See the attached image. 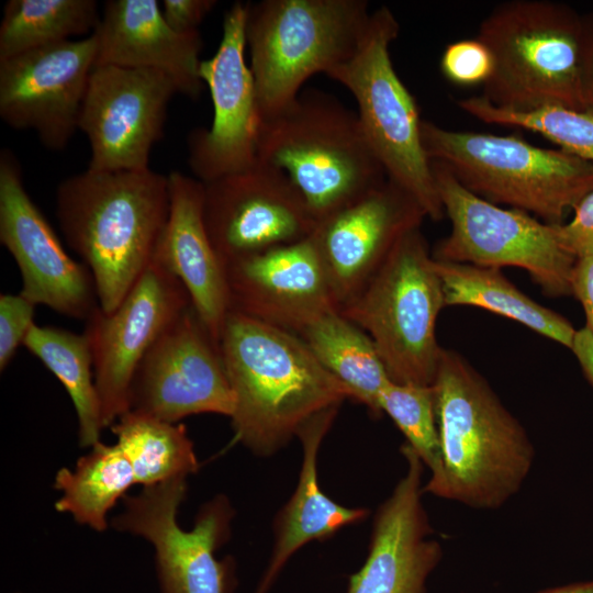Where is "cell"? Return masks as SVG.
<instances>
[{"label": "cell", "instance_id": "cell-1", "mask_svg": "<svg viewBox=\"0 0 593 593\" xmlns=\"http://www.w3.org/2000/svg\"><path fill=\"white\" fill-rule=\"evenodd\" d=\"M219 348L235 399L234 438L258 456L272 455L315 415L351 399L293 333L230 311Z\"/></svg>", "mask_w": 593, "mask_h": 593}, {"label": "cell", "instance_id": "cell-2", "mask_svg": "<svg viewBox=\"0 0 593 593\" xmlns=\"http://www.w3.org/2000/svg\"><path fill=\"white\" fill-rule=\"evenodd\" d=\"M168 213V176L150 168L87 169L57 186L59 228L90 270L104 312L119 306L152 262Z\"/></svg>", "mask_w": 593, "mask_h": 593}, {"label": "cell", "instance_id": "cell-3", "mask_svg": "<svg viewBox=\"0 0 593 593\" xmlns=\"http://www.w3.org/2000/svg\"><path fill=\"white\" fill-rule=\"evenodd\" d=\"M433 387L443 473L423 491L471 508H500L533 468L535 448L526 429L452 349L443 348Z\"/></svg>", "mask_w": 593, "mask_h": 593}, {"label": "cell", "instance_id": "cell-4", "mask_svg": "<svg viewBox=\"0 0 593 593\" xmlns=\"http://www.w3.org/2000/svg\"><path fill=\"white\" fill-rule=\"evenodd\" d=\"M257 157L288 177L316 224L388 179L358 114L315 88L261 120Z\"/></svg>", "mask_w": 593, "mask_h": 593}, {"label": "cell", "instance_id": "cell-5", "mask_svg": "<svg viewBox=\"0 0 593 593\" xmlns=\"http://www.w3.org/2000/svg\"><path fill=\"white\" fill-rule=\"evenodd\" d=\"M582 29V14L561 2L513 0L497 4L477 34L493 57V71L481 97L516 112L549 105L584 110Z\"/></svg>", "mask_w": 593, "mask_h": 593}, {"label": "cell", "instance_id": "cell-6", "mask_svg": "<svg viewBox=\"0 0 593 593\" xmlns=\"http://www.w3.org/2000/svg\"><path fill=\"white\" fill-rule=\"evenodd\" d=\"M421 137L428 159L445 165L470 192L548 224H563L593 190V163L517 135L452 131L423 120Z\"/></svg>", "mask_w": 593, "mask_h": 593}, {"label": "cell", "instance_id": "cell-7", "mask_svg": "<svg viewBox=\"0 0 593 593\" xmlns=\"http://www.w3.org/2000/svg\"><path fill=\"white\" fill-rule=\"evenodd\" d=\"M370 14L365 0L247 3L246 42L260 121L293 102L310 77L349 60Z\"/></svg>", "mask_w": 593, "mask_h": 593}, {"label": "cell", "instance_id": "cell-8", "mask_svg": "<svg viewBox=\"0 0 593 593\" xmlns=\"http://www.w3.org/2000/svg\"><path fill=\"white\" fill-rule=\"evenodd\" d=\"M444 306L441 281L419 227L396 243L339 313L371 338L391 381L433 385L443 350L436 321Z\"/></svg>", "mask_w": 593, "mask_h": 593}, {"label": "cell", "instance_id": "cell-9", "mask_svg": "<svg viewBox=\"0 0 593 593\" xmlns=\"http://www.w3.org/2000/svg\"><path fill=\"white\" fill-rule=\"evenodd\" d=\"M399 31L393 12L380 7L371 12L353 57L326 76L354 96L363 134L388 179L407 191L427 217L439 221L445 212L422 143L423 120L390 57Z\"/></svg>", "mask_w": 593, "mask_h": 593}, {"label": "cell", "instance_id": "cell-10", "mask_svg": "<svg viewBox=\"0 0 593 593\" xmlns=\"http://www.w3.org/2000/svg\"><path fill=\"white\" fill-rule=\"evenodd\" d=\"M449 235L434 247L435 260L480 267H517L549 298L572 295L577 258L562 245L558 225L504 209L466 189L443 164L430 161Z\"/></svg>", "mask_w": 593, "mask_h": 593}, {"label": "cell", "instance_id": "cell-11", "mask_svg": "<svg viewBox=\"0 0 593 593\" xmlns=\"http://www.w3.org/2000/svg\"><path fill=\"white\" fill-rule=\"evenodd\" d=\"M186 494V478L144 486L123 497V511L110 525L150 542L161 593H232L233 562L216 559L215 551L230 535L233 508L220 495L205 503L192 529L184 530L177 514Z\"/></svg>", "mask_w": 593, "mask_h": 593}, {"label": "cell", "instance_id": "cell-12", "mask_svg": "<svg viewBox=\"0 0 593 593\" xmlns=\"http://www.w3.org/2000/svg\"><path fill=\"white\" fill-rule=\"evenodd\" d=\"M234 404L219 343L190 304L142 359L128 411L176 424L203 413L231 417Z\"/></svg>", "mask_w": 593, "mask_h": 593}, {"label": "cell", "instance_id": "cell-13", "mask_svg": "<svg viewBox=\"0 0 593 593\" xmlns=\"http://www.w3.org/2000/svg\"><path fill=\"white\" fill-rule=\"evenodd\" d=\"M190 304L179 279L153 259L114 311L107 313L97 306L85 321L83 334L91 348L105 428L128 412L130 389L137 367Z\"/></svg>", "mask_w": 593, "mask_h": 593}, {"label": "cell", "instance_id": "cell-14", "mask_svg": "<svg viewBox=\"0 0 593 593\" xmlns=\"http://www.w3.org/2000/svg\"><path fill=\"white\" fill-rule=\"evenodd\" d=\"M203 187L204 225L224 269L306 239L316 226L288 177L259 160Z\"/></svg>", "mask_w": 593, "mask_h": 593}, {"label": "cell", "instance_id": "cell-15", "mask_svg": "<svg viewBox=\"0 0 593 593\" xmlns=\"http://www.w3.org/2000/svg\"><path fill=\"white\" fill-rule=\"evenodd\" d=\"M179 93L165 72L113 65L90 75L79 130L90 145L88 169L149 168L153 146L161 139L171 98Z\"/></svg>", "mask_w": 593, "mask_h": 593}, {"label": "cell", "instance_id": "cell-16", "mask_svg": "<svg viewBox=\"0 0 593 593\" xmlns=\"http://www.w3.org/2000/svg\"><path fill=\"white\" fill-rule=\"evenodd\" d=\"M247 3L234 2L225 12L216 53L202 60L200 76L213 103L209 128L188 136V164L194 178L210 182L247 169L258 160L260 116L256 89L246 63Z\"/></svg>", "mask_w": 593, "mask_h": 593}, {"label": "cell", "instance_id": "cell-17", "mask_svg": "<svg viewBox=\"0 0 593 593\" xmlns=\"http://www.w3.org/2000/svg\"><path fill=\"white\" fill-rule=\"evenodd\" d=\"M98 42L92 33L0 60V116L14 130H32L51 150L64 149L79 118Z\"/></svg>", "mask_w": 593, "mask_h": 593}, {"label": "cell", "instance_id": "cell-18", "mask_svg": "<svg viewBox=\"0 0 593 593\" xmlns=\"http://www.w3.org/2000/svg\"><path fill=\"white\" fill-rule=\"evenodd\" d=\"M0 243L19 268L20 293L35 305L83 321L99 306L90 270L66 251L29 195L21 166L8 148L0 154Z\"/></svg>", "mask_w": 593, "mask_h": 593}, {"label": "cell", "instance_id": "cell-19", "mask_svg": "<svg viewBox=\"0 0 593 593\" xmlns=\"http://www.w3.org/2000/svg\"><path fill=\"white\" fill-rule=\"evenodd\" d=\"M425 217L417 201L387 179L316 224L310 237L338 312L361 291L396 243L419 228Z\"/></svg>", "mask_w": 593, "mask_h": 593}, {"label": "cell", "instance_id": "cell-20", "mask_svg": "<svg viewBox=\"0 0 593 593\" xmlns=\"http://www.w3.org/2000/svg\"><path fill=\"white\" fill-rule=\"evenodd\" d=\"M401 451L406 472L377 510L367 559L349 578L347 593H425L441 560L422 502L425 466L407 444Z\"/></svg>", "mask_w": 593, "mask_h": 593}, {"label": "cell", "instance_id": "cell-21", "mask_svg": "<svg viewBox=\"0 0 593 593\" xmlns=\"http://www.w3.org/2000/svg\"><path fill=\"white\" fill-rule=\"evenodd\" d=\"M230 311L299 335L338 311L311 237L225 267Z\"/></svg>", "mask_w": 593, "mask_h": 593}, {"label": "cell", "instance_id": "cell-22", "mask_svg": "<svg viewBox=\"0 0 593 593\" xmlns=\"http://www.w3.org/2000/svg\"><path fill=\"white\" fill-rule=\"evenodd\" d=\"M93 34L98 42L96 66L156 69L175 81L180 94L190 99L201 94L200 32L171 29L157 0L107 1Z\"/></svg>", "mask_w": 593, "mask_h": 593}, {"label": "cell", "instance_id": "cell-23", "mask_svg": "<svg viewBox=\"0 0 593 593\" xmlns=\"http://www.w3.org/2000/svg\"><path fill=\"white\" fill-rule=\"evenodd\" d=\"M168 183V219L153 259L183 284L192 306L219 343L230 298L224 266L204 225L203 182L171 171Z\"/></svg>", "mask_w": 593, "mask_h": 593}, {"label": "cell", "instance_id": "cell-24", "mask_svg": "<svg viewBox=\"0 0 593 593\" xmlns=\"http://www.w3.org/2000/svg\"><path fill=\"white\" fill-rule=\"evenodd\" d=\"M337 411L335 407L315 415L298 433L303 450L299 482L276 518L272 553L255 593H268L282 568L301 547L328 538L368 515L363 507L336 503L318 485L317 455Z\"/></svg>", "mask_w": 593, "mask_h": 593}, {"label": "cell", "instance_id": "cell-25", "mask_svg": "<svg viewBox=\"0 0 593 593\" xmlns=\"http://www.w3.org/2000/svg\"><path fill=\"white\" fill-rule=\"evenodd\" d=\"M445 306L470 305L516 321L571 349L577 329L557 312L518 290L501 269L435 260Z\"/></svg>", "mask_w": 593, "mask_h": 593}, {"label": "cell", "instance_id": "cell-26", "mask_svg": "<svg viewBox=\"0 0 593 593\" xmlns=\"http://www.w3.org/2000/svg\"><path fill=\"white\" fill-rule=\"evenodd\" d=\"M351 399L380 415L379 396L391 381L371 338L338 311L326 313L298 335Z\"/></svg>", "mask_w": 593, "mask_h": 593}, {"label": "cell", "instance_id": "cell-27", "mask_svg": "<svg viewBox=\"0 0 593 593\" xmlns=\"http://www.w3.org/2000/svg\"><path fill=\"white\" fill-rule=\"evenodd\" d=\"M133 484L134 472L124 452L116 443L100 440L74 469L64 467L56 472L54 488L61 494L55 508L80 525L103 532L110 526L108 513Z\"/></svg>", "mask_w": 593, "mask_h": 593}, {"label": "cell", "instance_id": "cell-28", "mask_svg": "<svg viewBox=\"0 0 593 593\" xmlns=\"http://www.w3.org/2000/svg\"><path fill=\"white\" fill-rule=\"evenodd\" d=\"M23 346L64 385L77 414L79 445L91 448L105 427L87 336L34 323Z\"/></svg>", "mask_w": 593, "mask_h": 593}, {"label": "cell", "instance_id": "cell-29", "mask_svg": "<svg viewBox=\"0 0 593 593\" xmlns=\"http://www.w3.org/2000/svg\"><path fill=\"white\" fill-rule=\"evenodd\" d=\"M110 428L132 466L135 483L143 488L187 479L199 470L193 443L183 424L128 411Z\"/></svg>", "mask_w": 593, "mask_h": 593}, {"label": "cell", "instance_id": "cell-30", "mask_svg": "<svg viewBox=\"0 0 593 593\" xmlns=\"http://www.w3.org/2000/svg\"><path fill=\"white\" fill-rule=\"evenodd\" d=\"M100 18L94 0H9L0 24V60L75 36H89Z\"/></svg>", "mask_w": 593, "mask_h": 593}, {"label": "cell", "instance_id": "cell-31", "mask_svg": "<svg viewBox=\"0 0 593 593\" xmlns=\"http://www.w3.org/2000/svg\"><path fill=\"white\" fill-rule=\"evenodd\" d=\"M457 104L479 121L540 134L560 149L593 163V113L589 111L549 105L516 112L497 108L481 96L460 99Z\"/></svg>", "mask_w": 593, "mask_h": 593}, {"label": "cell", "instance_id": "cell-32", "mask_svg": "<svg viewBox=\"0 0 593 593\" xmlns=\"http://www.w3.org/2000/svg\"><path fill=\"white\" fill-rule=\"evenodd\" d=\"M381 413L388 414L406 438V444L430 471L424 486L437 483L443 473L440 440L433 385L390 381L379 396Z\"/></svg>", "mask_w": 593, "mask_h": 593}, {"label": "cell", "instance_id": "cell-33", "mask_svg": "<svg viewBox=\"0 0 593 593\" xmlns=\"http://www.w3.org/2000/svg\"><path fill=\"white\" fill-rule=\"evenodd\" d=\"M440 70L446 79L458 86L484 85L493 71V57L477 37L460 40L446 46Z\"/></svg>", "mask_w": 593, "mask_h": 593}, {"label": "cell", "instance_id": "cell-34", "mask_svg": "<svg viewBox=\"0 0 593 593\" xmlns=\"http://www.w3.org/2000/svg\"><path fill=\"white\" fill-rule=\"evenodd\" d=\"M35 304L19 294L0 295V370L11 362L34 322Z\"/></svg>", "mask_w": 593, "mask_h": 593}, {"label": "cell", "instance_id": "cell-35", "mask_svg": "<svg viewBox=\"0 0 593 593\" xmlns=\"http://www.w3.org/2000/svg\"><path fill=\"white\" fill-rule=\"evenodd\" d=\"M558 233L577 259L593 256V190L574 208L571 221L558 225Z\"/></svg>", "mask_w": 593, "mask_h": 593}, {"label": "cell", "instance_id": "cell-36", "mask_svg": "<svg viewBox=\"0 0 593 593\" xmlns=\"http://www.w3.org/2000/svg\"><path fill=\"white\" fill-rule=\"evenodd\" d=\"M216 3L215 0H163L160 8L171 29L188 33L199 31V25Z\"/></svg>", "mask_w": 593, "mask_h": 593}, {"label": "cell", "instance_id": "cell-37", "mask_svg": "<svg viewBox=\"0 0 593 593\" xmlns=\"http://www.w3.org/2000/svg\"><path fill=\"white\" fill-rule=\"evenodd\" d=\"M581 94L584 111L593 113V13L582 14Z\"/></svg>", "mask_w": 593, "mask_h": 593}, {"label": "cell", "instance_id": "cell-38", "mask_svg": "<svg viewBox=\"0 0 593 593\" xmlns=\"http://www.w3.org/2000/svg\"><path fill=\"white\" fill-rule=\"evenodd\" d=\"M572 295L582 304L586 327L593 333V256L578 258L572 272Z\"/></svg>", "mask_w": 593, "mask_h": 593}, {"label": "cell", "instance_id": "cell-39", "mask_svg": "<svg viewBox=\"0 0 593 593\" xmlns=\"http://www.w3.org/2000/svg\"><path fill=\"white\" fill-rule=\"evenodd\" d=\"M571 350L593 385V333L586 326L577 329Z\"/></svg>", "mask_w": 593, "mask_h": 593}, {"label": "cell", "instance_id": "cell-40", "mask_svg": "<svg viewBox=\"0 0 593 593\" xmlns=\"http://www.w3.org/2000/svg\"><path fill=\"white\" fill-rule=\"evenodd\" d=\"M537 593H593V581L550 588Z\"/></svg>", "mask_w": 593, "mask_h": 593}]
</instances>
